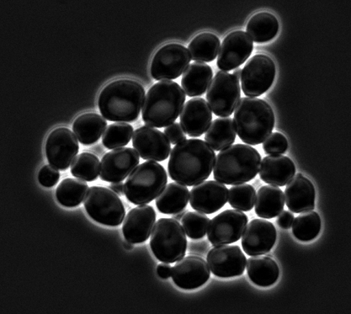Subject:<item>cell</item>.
<instances>
[{
  "label": "cell",
  "mask_w": 351,
  "mask_h": 314,
  "mask_svg": "<svg viewBox=\"0 0 351 314\" xmlns=\"http://www.w3.org/2000/svg\"><path fill=\"white\" fill-rule=\"evenodd\" d=\"M216 154L199 139H186L178 143L170 153L168 171L170 178L184 186H195L210 178Z\"/></svg>",
  "instance_id": "1"
},
{
  "label": "cell",
  "mask_w": 351,
  "mask_h": 314,
  "mask_svg": "<svg viewBox=\"0 0 351 314\" xmlns=\"http://www.w3.org/2000/svg\"><path fill=\"white\" fill-rule=\"evenodd\" d=\"M145 99V89L142 84L134 80L119 79L101 91L98 106L106 120L126 123L139 118Z\"/></svg>",
  "instance_id": "2"
},
{
  "label": "cell",
  "mask_w": 351,
  "mask_h": 314,
  "mask_svg": "<svg viewBox=\"0 0 351 314\" xmlns=\"http://www.w3.org/2000/svg\"><path fill=\"white\" fill-rule=\"evenodd\" d=\"M233 122L239 139L248 145H258L274 129V112L263 99L243 97L234 110Z\"/></svg>",
  "instance_id": "3"
},
{
  "label": "cell",
  "mask_w": 351,
  "mask_h": 314,
  "mask_svg": "<svg viewBox=\"0 0 351 314\" xmlns=\"http://www.w3.org/2000/svg\"><path fill=\"white\" fill-rule=\"evenodd\" d=\"M185 101L186 95L178 83L157 82L145 95L142 119L147 126L153 128L172 125L182 113Z\"/></svg>",
  "instance_id": "4"
},
{
  "label": "cell",
  "mask_w": 351,
  "mask_h": 314,
  "mask_svg": "<svg viewBox=\"0 0 351 314\" xmlns=\"http://www.w3.org/2000/svg\"><path fill=\"white\" fill-rule=\"evenodd\" d=\"M262 161L260 153L252 146L231 145L220 151L215 158L214 177L217 182L237 185L256 177Z\"/></svg>",
  "instance_id": "5"
},
{
  "label": "cell",
  "mask_w": 351,
  "mask_h": 314,
  "mask_svg": "<svg viewBox=\"0 0 351 314\" xmlns=\"http://www.w3.org/2000/svg\"><path fill=\"white\" fill-rule=\"evenodd\" d=\"M167 182V173L162 165L147 161L139 165L127 178L124 194L132 204L145 205L157 198Z\"/></svg>",
  "instance_id": "6"
},
{
  "label": "cell",
  "mask_w": 351,
  "mask_h": 314,
  "mask_svg": "<svg viewBox=\"0 0 351 314\" xmlns=\"http://www.w3.org/2000/svg\"><path fill=\"white\" fill-rule=\"evenodd\" d=\"M150 246L160 262L177 263L187 252V237L182 226L173 218H160L153 228Z\"/></svg>",
  "instance_id": "7"
},
{
  "label": "cell",
  "mask_w": 351,
  "mask_h": 314,
  "mask_svg": "<svg viewBox=\"0 0 351 314\" xmlns=\"http://www.w3.org/2000/svg\"><path fill=\"white\" fill-rule=\"evenodd\" d=\"M84 206L92 219L106 226H119L125 217V208L119 196L108 188H90Z\"/></svg>",
  "instance_id": "8"
},
{
  "label": "cell",
  "mask_w": 351,
  "mask_h": 314,
  "mask_svg": "<svg viewBox=\"0 0 351 314\" xmlns=\"http://www.w3.org/2000/svg\"><path fill=\"white\" fill-rule=\"evenodd\" d=\"M241 99L239 80L228 72L217 71L206 93L207 104L213 113L228 118L233 114Z\"/></svg>",
  "instance_id": "9"
},
{
  "label": "cell",
  "mask_w": 351,
  "mask_h": 314,
  "mask_svg": "<svg viewBox=\"0 0 351 314\" xmlns=\"http://www.w3.org/2000/svg\"><path fill=\"white\" fill-rule=\"evenodd\" d=\"M274 61L267 55H255L242 69L241 89L248 97H258L272 87L276 77Z\"/></svg>",
  "instance_id": "10"
},
{
  "label": "cell",
  "mask_w": 351,
  "mask_h": 314,
  "mask_svg": "<svg viewBox=\"0 0 351 314\" xmlns=\"http://www.w3.org/2000/svg\"><path fill=\"white\" fill-rule=\"evenodd\" d=\"M191 60L187 47L175 43L165 45L157 51L152 58V76L156 81L177 79L182 75Z\"/></svg>",
  "instance_id": "11"
},
{
  "label": "cell",
  "mask_w": 351,
  "mask_h": 314,
  "mask_svg": "<svg viewBox=\"0 0 351 314\" xmlns=\"http://www.w3.org/2000/svg\"><path fill=\"white\" fill-rule=\"evenodd\" d=\"M45 152L47 161L51 166L65 171L77 156V138L67 128H57L47 137Z\"/></svg>",
  "instance_id": "12"
},
{
  "label": "cell",
  "mask_w": 351,
  "mask_h": 314,
  "mask_svg": "<svg viewBox=\"0 0 351 314\" xmlns=\"http://www.w3.org/2000/svg\"><path fill=\"white\" fill-rule=\"evenodd\" d=\"M248 217L241 210H226L210 220L207 237L214 246L231 244L241 239Z\"/></svg>",
  "instance_id": "13"
},
{
  "label": "cell",
  "mask_w": 351,
  "mask_h": 314,
  "mask_svg": "<svg viewBox=\"0 0 351 314\" xmlns=\"http://www.w3.org/2000/svg\"><path fill=\"white\" fill-rule=\"evenodd\" d=\"M207 264L213 274L220 278L241 276L247 266V258L237 245H219L207 254Z\"/></svg>",
  "instance_id": "14"
},
{
  "label": "cell",
  "mask_w": 351,
  "mask_h": 314,
  "mask_svg": "<svg viewBox=\"0 0 351 314\" xmlns=\"http://www.w3.org/2000/svg\"><path fill=\"white\" fill-rule=\"evenodd\" d=\"M139 154L132 147H120L106 153L100 162L99 176L104 182H122L140 163Z\"/></svg>",
  "instance_id": "15"
},
{
  "label": "cell",
  "mask_w": 351,
  "mask_h": 314,
  "mask_svg": "<svg viewBox=\"0 0 351 314\" xmlns=\"http://www.w3.org/2000/svg\"><path fill=\"white\" fill-rule=\"evenodd\" d=\"M253 49V40L246 32L233 31L222 41L217 55V67L222 71H234L248 60Z\"/></svg>",
  "instance_id": "16"
},
{
  "label": "cell",
  "mask_w": 351,
  "mask_h": 314,
  "mask_svg": "<svg viewBox=\"0 0 351 314\" xmlns=\"http://www.w3.org/2000/svg\"><path fill=\"white\" fill-rule=\"evenodd\" d=\"M132 146L143 160L163 162L171 152V145L165 133L150 126H142L134 132Z\"/></svg>",
  "instance_id": "17"
},
{
  "label": "cell",
  "mask_w": 351,
  "mask_h": 314,
  "mask_svg": "<svg viewBox=\"0 0 351 314\" xmlns=\"http://www.w3.org/2000/svg\"><path fill=\"white\" fill-rule=\"evenodd\" d=\"M171 278L180 289L195 290L210 278V269L204 258L195 255L178 261L172 268Z\"/></svg>",
  "instance_id": "18"
},
{
  "label": "cell",
  "mask_w": 351,
  "mask_h": 314,
  "mask_svg": "<svg viewBox=\"0 0 351 314\" xmlns=\"http://www.w3.org/2000/svg\"><path fill=\"white\" fill-rule=\"evenodd\" d=\"M276 230L272 222L253 219L249 222L242 235V247L249 256L269 253L276 241Z\"/></svg>",
  "instance_id": "19"
},
{
  "label": "cell",
  "mask_w": 351,
  "mask_h": 314,
  "mask_svg": "<svg viewBox=\"0 0 351 314\" xmlns=\"http://www.w3.org/2000/svg\"><path fill=\"white\" fill-rule=\"evenodd\" d=\"M228 195L226 186L215 180H208L196 184L191 190L190 205L203 214H215L226 204Z\"/></svg>",
  "instance_id": "20"
},
{
  "label": "cell",
  "mask_w": 351,
  "mask_h": 314,
  "mask_svg": "<svg viewBox=\"0 0 351 314\" xmlns=\"http://www.w3.org/2000/svg\"><path fill=\"white\" fill-rule=\"evenodd\" d=\"M156 221V213L153 207L139 205L128 213L122 232L125 241L132 243H145L150 237Z\"/></svg>",
  "instance_id": "21"
},
{
  "label": "cell",
  "mask_w": 351,
  "mask_h": 314,
  "mask_svg": "<svg viewBox=\"0 0 351 314\" xmlns=\"http://www.w3.org/2000/svg\"><path fill=\"white\" fill-rule=\"evenodd\" d=\"M213 119L212 111L203 98L191 99L180 114V125L185 134L199 137L208 130Z\"/></svg>",
  "instance_id": "22"
},
{
  "label": "cell",
  "mask_w": 351,
  "mask_h": 314,
  "mask_svg": "<svg viewBox=\"0 0 351 314\" xmlns=\"http://www.w3.org/2000/svg\"><path fill=\"white\" fill-rule=\"evenodd\" d=\"M316 191L311 180L301 173L294 176L287 184L285 201L287 206L295 214L315 209Z\"/></svg>",
  "instance_id": "23"
},
{
  "label": "cell",
  "mask_w": 351,
  "mask_h": 314,
  "mask_svg": "<svg viewBox=\"0 0 351 314\" xmlns=\"http://www.w3.org/2000/svg\"><path fill=\"white\" fill-rule=\"evenodd\" d=\"M296 168L293 162L283 154H270L261 161V180L269 185L283 187L293 178Z\"/></svg>",
  "instance_id": "24"
},
{
  "label": "cell",
  "mask_w": 351,
  "mask_h": 314,
  "mask_svg": "<svg viewBox=\"0 0 351 314\" xmlns=\"http://www.w3.org/2000/svg\"><path fill=\"white\" fill-rule=\"evenodd\" d=\"M213 75L212 68L206 63H191L182 76V85L184 93L189 97L204 95L210 86Z\"/></svg>",
  "instance_id": "25"
},
{
  "label": "cell",
  "mask_w": 351,
  "mask_h": 314,
  "mask_svg": "<svg viewBox=\"0 0 351 314\" xmlns=\"http://www.w3.org/2000/svg\"><path fill=\"white\" fill-rule=\"evenodd\" d=\"M108 121L104 117L95 113H85L77 117L73 124V132L77 140L84 146L97 143L103 136Z\"/></svg>",
  "instance_id": "26"
},
{
  "label": "cell",
  "mask_w": 351,
  "mask_h": 314,
  "mask_svg": "<svg viewBox=\"0 0 351 314\" xmlns=\"http://www.w3.org/2000/svg\"><path fill=\"white\" fill-rule=\"evenodd\" d=\"M255 213L264 219L278 217L285 208V194L279 187L265 185L258 191L255 198Z\"/></svg>",
  "instance_id": "27"
},
{
  "label": "cell",
  "mask_w": 351,
  "mask_h": 314,
  "mask_svg": "<svg viewBox=\"0 0 351 314\" xmlns=\"http://www.w3.org/2000/svg\"><path fill=\"white\" fill-rule=\"evenodd\" d=\"M247 271L250 280L259 287L274 285L280 276L278 265L272 258L263 254L248 258Z\"/></svg>",
  "instance_id": "28"
},
{
  "label": "cell",
  "mask_w": 351,
  "mask_h": 314,
  "mask_svg": "<svg viewBox=\"0 0 351 314\" xmlns=\"http://www.w3.org/2000/svg\"><path fill=\"white\" fill-rule=\"evenodd\" d=\"M189 189L179 183H170L165 187L156 199V205L163 215H176L184 210L189 204Z\"/></svg>",
  "instance_id": "29"
},
{
  "label": "cell",
  "mask_w": 351,
  "mask_h": 314,
  "mask_svg": "<svg viewBox=\"0 0 351 314\" xmlns=\"http://www.w3.org/2000/svg\"><path fill=\"white\" fill-rule=\"evenodd\" d=\"M237 131L233 119L220 118L211 122L205 134V141L214 151L220 152L235 143Z\"/></svg>",
  "instance_id": "30"
},
{
  "label": "cell",
  "mask_w": 351,
  "mask_h": 314,
  "mask_svg": "<svg viewBox=\"0 0 351 314\" xmlns=\"http://www.w3.org/2000/svg\"><path fill=\"white\" fill-rule=\"evenodd\" d=\"M278 31L279 21L269 12H259L253 15L247 25V34L256 43L273 40Z\"/></svg>",
  "instance_id": "31"
},
{
  "label": "cell",
  "mask_w": 351,
  "mask_h": 314,
  "mask_svg": "<svg viewBox=\"0 0 351 314\" xmlns=\"http://www.w3.org/2000/svg\"><path fill=\"white\" fill-rule=\"evenodd\" d=\"M220 47V39L215 34L203 33L191 41L189 51L191 60L195 62H210L217 57Z\"/></svg>",
  "instance_id": "32"
},
{
  "label": "cell",
  "mask_w": 351,
  "mask_h": 314,
  "mask_svg": "<svg viewBox=\"0 0 351 314\" xmlns=\"http://www.w3.org/2000/svg\"><path fill=\"white\" fill-rule=\"evenodd\" d=\"M89 188L82 180L66 178L58 184L56 189V199L62 206L73 208L81 204Z\"/></svg>",
  "instance_id": "33"
},
{
  "label": "cell",
  "mask_w": 351,
  "mask_h": 314,
  "mask_svg": "<svg viewBox=\"0 0 351 314\" xmlns=\"http://www.w3.org/2000/svg\"><path fill=\"white\" fill-rule=\"evenodd\" d=\"M292 224V233L302 242L316 239L322 230L321 217L317 212L313 210L301 213Z\"/></svg>",
  "instance_id": "34"
},
{
  "label": "cell",
  "mask_w": 351,
  "mask_h": 314,
  "mask_svg": "<svg viewBox=\"0 0 351 314\" xmlns=\"http://www.w3.org/2000/svg\"><path fill=\"white\" fill-rule=\"evenodd\" d=\"M99 158L88 152L78 154L71 166L73 177L88 182H94L99 178Z\"/></svg>",
  "instance_id": "35"
},
{
  "label": "cell",
  "mask_w": 351,
  "mask_h": 314,
  "mask_svg": "<svg viewBox=\"0 0 351 314\" xmlns=\"http://www.w3.org/2000/svg\"><path fill=\"white\" fill-rule=\"evenodd\" d=\"M134 132V127L125 122L110 124L104 133L103 145L110 150L124 147L130 142Z\"/></svg>",
  "instance_id": "36"
},
{
  "label": "cell",
  "mask_w": 351,
  "mask_h": 314,
  "mask_svg": "<svg viewBox=\"0 0 351 314\" xmlns=\"http://www.w3.org/2000/svg\"><path fill=\"white\" fill-rule=\"evenodd\" d=\"M256 191L252 185L241 184L232 186L228 190V204L237 210L247 212L254 208Z\"/></svg>",
  "instance_id": "37"
},
{
  "label": "cell",
  "mask_w": 351,
  "mask_h": 314,
  "mask_svg": "<svg viewBox=\"0 0 351 314\" xmlns=\"http://www.w3.org/2000/svg\"><path fill=\"white\" fill-rule=\"evenodd\" d=\"M186 235L193 239H203L208 228L210 218L203 213L187 212L182 219Z\"/></svg>",
  "instance_id": "38"
},
{
  "label": "cell",
  "mask_w": 351,
  "mask_h": 314,
  "mask_svg": "<svg viewBox=\"0 0 351 314\" xmlns=\"http://www.w3.org/2000/svg\"><path fill=\"white\" fill-rule=\"evenodd\" d=\"M289 142L287 138L280 132L271 133L263 142V150L268 154H283L288 150Z\"/></svg>",
  "instance_id": "39"
},
{
  "label": "cell",
  "mask_w": 351,
  "mask_h": 314,
  "mask_svg": "<svg viewBox=\"0 0 351 314\" xmlns=\"http://www.w3.org/2000/svg\"><path fill=\"white\" fill-rule=\"evenodd\" d=\"M60 173L58 170L51 166L46 165L42 167L38 174V180L42 186L45 188H51L55 186L60 180Z\"/></svg>",
  "instance_id": "40"
},
{
  "label": "cell",
  "mask_w": 351,
  "mask_h": 314,
  "mask_svg": "<svg viewBox=\"0 0 351 314\" xmlns=\"http://www.w3.org/2000/svg\"><path fill=\"white\" fill-rule=\"evenodd\" d=\"M164 133L167 136L169 142L174 145L187 139L182 126L177 122L166 128Z\"/></svg>",
  "instance_id": "41"
},
{
  "label": "cell",
  "mask_w": 351,
  "mask_h": 314,
  "mask_svg": "<svg viewBox=\"0 0 351 314\" xmlns=\"http://www.w3.org/2000/svg\"><path fill=\"white\" fill-rule=\"evenodd\" d=\"M294 219L295 217L292 213L288 210H284L278 215L276 222H278V225L281 228H284V230H289L292 226V223L294 221Z\"/></svg>",
  "instance_id": "42"
},
{
  "label": "cell",
  "mask_w": 351,
  "mask_h": 314,
  "mask_svg": "<svg viewBox=\"0 0 351 314\" xmlns=\"http://www.w3.org/2000/svg\"><path fill=\"white\" fill-rule=\"evenodd\" d=\"M172 268L167 263L159 264L157 267V274L159 278L167 280L171 276Z\"/></svg>",
  "instance_id": "43"
},
{
  "label": "cell",
  "mask_w": 351,
  "mask_h": 314,
  "mask_svg": "<svg viewBox=\"0 0 351 314\" xmlns=\"http://www.w3.org/2000/svg\"><path fill=\"white\" fill-rule=\"evenodd\" d=\"M109 189L112 190L114 193L119 196L124 195V184L121 182L112 183L109 186Z\"/></svg>",
  "instance_id": "44"
},
{
  "label": "cell",
  "mask_w": 351,
  "mask_h": 314,
  "mask_svg": "<svg viewBox=\"0 0 351 314\" xmlns=\"http://www.w3.org/2000/svg\"><path fill=\"white\" fill-rule=\"evenodd\" d=\"M186 213H187V212H186L184 210L182 211H180V212L178 213V214L173 215V219L177 220V221H182V217L186 214Z\"/></svg>",
  "instance_id": "45"
},
{
  "label": "cell",
  "mask_w": 351,
  "mask_h": 314,
  "mask_svg": "<svg viewBox=\"0 0 351 314\" xmlns=\"http://www.w3.org/2000/svg\"><path fill=\"white\" fill-rule=\"evenodd\" d=\"M233 75L235 76L238 80L241 79L242 74V69L241 67H238L233 71Z\"/></svg>",
  "instance_id": "46"
},
{
  "label": "cell",
  "mask_w": 351,
  "mask_h": 314,
  "mask_svg": "<svg viewBox=\"0 0 351 314\" xmlns=\"http://www.w3.org/2000/svg\"><path fill=\"white\" fill-rule=\"evenodd\" d=\"M124 247L128 250V251H131V250L134 248V243H132L129 241H125L123 243Z\"/></svg>",
  "instance_id": "47"
}]
</instances>
